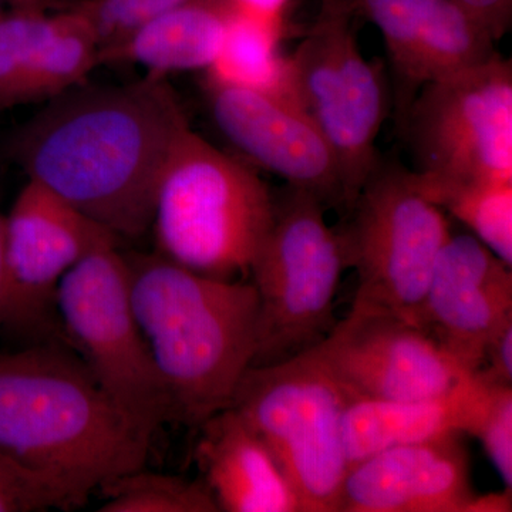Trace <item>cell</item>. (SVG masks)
Wrapping results in <instances>:
<instances>
[{
    "instance_id": "obj_1",
    "label": "cell",
    "mask_w": 512,
    "mask_h": 512,
    "mask_svg": "<svg viewBox=\"0 0 512 512\" xmlns=\"http://www.w3.org/2000/svg\"><path fill=\"white\" fill-rule=\"evenodd\" d=\"M167 77L87 84L47 101L12 144L29 180L119 239L150 232L158 180L187 126Z\"/></svg>"
},
{
    "instance_id": "obj_2",
    "label": "cell",
    "mask_w": 512,
    "mask_h": 512,
    "mask_svg": "<svg viewBox=\"0 0 512 512\" xmlns=\"http://www.w3.org/2000/svg\"><path fill=\"white\" fill-rule=\"evenodd\" d=\"M150 437L63 340L0 352V457L86 503L146 466Z\"/></svg>"
},
{
    "instance_id": "obj_3",
    "label": "cell",
    "mask_w": 512,
    "mask_h": 512,
    "mask_svg": "<svg viewBox=\"0 0 512 512\" xmlns=\"http://www.w3.org/2000/svg\"><path fill=\"white\" fill-rule=\"evenodd\" d=\"M124 255L131 305L167 392L170 421L198 429L231 407L254 359L255 286L197 274L157 252Z\"/></svg>"
},
{
    "instance_id": "obj_4",
    "label": "cell",
    "mask_w": 512,
    "mask_h": 512,
    "mask_svg": "<svg viewBox=\"0 0 512 512\" xmlns=\"http://www.w3.org/2000/svg\"><path fill=\"white\" fill-rule=\"evenodd\" d=\"M275 198L252 165L212 146L187 124L168 153L150 232L157 254L211 278L249 279Z\"/></svg>"
},
{
    "instance_id": "obj_5",
    "label": "cell",
    "mask_w": 512,
    "mask_h": 512,
    "mask_svg": "<svg viewBox=\"0 0 512 512\" xmlns=\"http://www.w3.org/2000/svg\"><path fill=\"white\" fill-rule=\"evenodd\" d=\"M348 265L342 232L330 227L325 204L286 188L251 268L258 329L251 366L285 362L323 342L335 328V299Z\"/></svg>"
},
{
    "instance_id": "obj_6",
    "label": "cell",
    "mask_w": 512,
    "mask_h": 512,
    "mask_svg": "<svg viewBox=\"0 0 512 512\" xmlns=\"http://www.w3.org/2000/svg\"><path fill=\"white\" fill-rule=\"evenodd\" d=\"M231 407L269 448L302 512H339L346 394L312 353L248 367Z\"/></svg>"
},
{
    "instance_id": "obj_7",
    "label": "cell",
    "mask_w": 512,
    "mask_h": 512,
    "mask_svg": "<svg viewBox=\"0 0 512 512\" xmlns=\"http://www.w3.org/2000/svg\"><path fill=\"white\" fill-rule=\"evenodd\" d=\"M342 232L357 272L353 312L382 313L421 329L424 298L441 249L453 234L447 214L413 184L410 170L377 164Z\"/></svg>"
},
{
    "instance_id": "obj_8",
    "label": "cell",
    "mask_w": 512,
    "mask_h": 512,
    "mask_svg": "<svg viewBox=\"0 0 512 512\" xmlns=\"http://www.w3.org/2000/svg\"><path fill=\"white\" fill-rule=\"evenodd\" d=\"M57 315L64 343L121 412L153 439L170 421V402L134 315L119 245L90 252L63 276Z\"/></svg>"
},
{
    "instance_id": "obj_9",
    "label": "cell",
    "mask_w": 512,
    "mask_h": 512,
    "mask_svg": "<svg viewBox=\"0 0 512 512\" xmlns=\"http://www.w3.org/2000/svg\"><path fill=\"white\" fill-rule=\"evenodd\" d=\"M413 173L436 183L512 181V66L487 62L421 87L404 114Z\"/></svg>"
},
{
    "instance_id": "obj_10",
    "label": "cell",
    "mask_w": 512,
    "mask_h": 512,
    "mask_svg": "<svg viewBox=\"0 0 512 512\" xmlns=\"http://www.w3.org/2000/svg\"><path fill=\"white\" fill-rule=\"evenodd\" d=\"M349 0H320L308 35L291 55L299 99L332 147L345 208L379 164L376 141L386 111L379 70L363 55Z\"/></svg>"
},
{
    "instance_id": "obj_11",
    "label": "cell",
    "mask_w": 512,
    "mask_h": 512,
    "mask_svg": "<svg viewBox=\"0 0 512 512\" xmlns=\"http://www.w3.org/2000/svg\"><path fill=\"white\" fill-rule=\"evenodd\" d=\"M119 241L109 229L28 178L5 215L0 333L23 346L63 340L57 315L63 276L90 252Z\"/></svg>"
},
{
    "instance_id": "obj_12",
    "label": "cell",
    "mask_w": 512,
    "mask_h": 512,
    "mask_svg": "<svg viewBox=\"0 0 512 512\" xmlns=\"http://www.w3.org/2000/svg\"><path fill=\"white\" fill-rule=\"evenodd\" d=\"M308 352L346 397L424 399L446 393L473 376L429 333L382 313L350 311L328 338Z\"/></svg>"
},
{
    "instance_id": "obj_13",
    "label": "cell",
    "mask_w": 512,
    "mask_h": 512,
    "mask_svg": "<svg viewBox=\"0 0 512 512\" xmlns=\"http://www.w3.org/2000/svg\"><path fill=\"white\" fill-rule=\"evenodd\" d=\"M208 94L215 124L252 163L311 192L325 207H345L338 161L305 107L237 87H208Z\"/></svg>"
},
{
    "instance_id": "obj_14",
    "label": "cell",
    "mask_w": 512,
    "mask_h": 512,
    "mask_svg": "<svg viewBox=\"0 0 512 512\" xmlns=\"http://www.w3.org/2000/svg\"><path fill=\"white\" fill-rule=\"evenodd\" d=\"M512 322L511 266L471 234H451L424 298L421 329L474 375Z\"/></svg>"
},
{
    "instance_id": "obj_15",
    "label": "cell",
    "mask_w": 512,
    "mask_h": 512,
    "mask_svg": "<svg viewBox=\"0 0 512 512\" xmlns=\"http://www.w3.org/2000/svg\"><path fill=\"white\" fill-rule=\"evenodd\" d=\"M476 497L461 434L379 451L349 467L339 512H468Z\"/></svg>"
},
{
    "instance_id": "obj_16",
    "label": "cell",
    "mask_w": 512,
    "mask_h": 512,
    "mask_svg": "<svg viewBox=\"0 0 512 512\" xmlns=\"http://www.w3.org/2000/svg\"><path fill=\"white\" fill-rule=\"evenodd\" d=\"M491 386L474 373L439 396L416 400L346 397L343 441L349 467L404 444L451 436H476L490 400Z\"/></svg>"
},
{
    "instance_id": "obj_17",
    "label": "cell",
    "mask_w": 512,
    "mask_h": 512,
    "mask_svg": "<svg viewBox=\"0 0 512 512\" xmlns=\"http://www.w3.org/2000/svg\"><path fill=\"white\" fill-rule=\"evenodd\" d=\"M195 460L220 511L302 512L274 456L234 407L198 427Z\"/></svg>"
},
{
    "instance_id": "obj_18",
    "label": "cell",
    "mask_w": 512,
    "mask_h": 512,
    "mask_svg": "<svg viewBox=\"0 0 512 512\" xmlns=\"http://www.w3.org/2000/svg\"><path fill=\"white\" fill-rule=\"evenodd\" d=\"M229 18L227 0H191L100 49V64H138L165 77L207 70L220 52Z\"/></svg>"
},
{
    "instance_id": "obj_19",
    "label": "cell",
    "mask_w": 512,
    "mask_h": 512,
    "mask_svg": "<svg viewBox=\"0 0 512 512\" xmlns=\"http://www.w3.org/2000/svg\"><path fill=\"white\" fill-rule=\"evenodd\" d=\"M382 33L407 109L446 59L451 40L447 0H349ZM406 109V111H407ZM406 114V113H404Z\"/></svg>"
},
{
    "instance_id": "obj_20",
    "label": "cell",
    "mask_w": 512,
    "mask_h": 512,
    "mask_svg": "<svg viewBox=\"0 0 512 512\" xmlns=\"http://www.w3.org/2000/svg\"><path fill=\"white\" fill-rule=\"evenodd\" d=\"M282 26L231 10L220 52L205 70L208 87L255 90L302 106L291 56L281 52Z\"/></svg>"
},
{
    "instance_id": "obj_21",
    "label": "cell",
    "mask_w": 512,
    "mask_h": 512,
    "mask_svg": "<svg viewBox=\"0 0 512 512\" xmlns=\"http://www.w3.org/2000/svg\"><path fill=\"white\" fill-rule=\"evenodd\" d=\"M100 66V43L89 15L77 3L53 13L52 25L37 49L18 106L49 101L86 82Z\"/></svg>"
},
{
    "instance_id": "obj_22",
    "label": "cell",
    "mask_w": 512,
    "mask_h": 512,
    "mask_svg": "<svg viewBox=\"0 0 512 512\" xmlns=\"http://www.w3.org/2000/svg\"><path fill=\"white\" fill-rule=\"evenodd\" d=\"M413 184L512 266V181L436 183L410 171Z\"/></svg>"
},
{
    "instance_id": "obj_23",
    "label": "cell",
    "mask_w": 512,
    "mask_h": 512,
    "mask_svg": "<svg viewBox=\"0 0 512 512\" xmlns=\"http://www.w3.org/2000/svg\"><path fill=\"white\" fill-rule=\"evenodd\" d=\"M106 501L100 512H218L204 481H191L143 468L101 485Z\"/></svg>"
},
{
    "instance_id": "obj_24",
    "label": "cell",
    "mask_w": 512,
    "mask_h": 512,
    "mask_svg": "<svg viewBox=\"0 0 512 512\" xmlns=\"http://www.w3.org/2000/svg\"><path fill=\"white\" fill-rule=\"evenodd\" d=\"M52 25V15L15 10L0 15V113L13 109L30 63Z\"/></svg>"
},
{
    "instance_id": "obj_25",
    "label": "cell",
    "mask_w": 512,
    "mask_h": 512,
    "mask_svg": "<svg viewBox=\"0 0 512 512\" xmlns=\"http://www.w3.org/2000/svg\"><path fill=\"white\" fill-rule=\"evenodd\" d=\"M84 504L67 488L32 476L0 457V512L73 510Z\"/></svg>"
},
{
    "instance_id": "obj_26",
    "label": "cell",
    "mask_w": 512,
    "mask_h": 512,
    "mask_svg": "<svg viewBox=\"0 0 512 512\" xmlns=\"http://www.w3.org/2000/svg\"><path fill=\"white\" fill-rule=\"evenodd\" d=\"M188 2L191 0H82L77 5L92 20L103 49L120 42L148 20Z\"/></svg>"
},
{
    "instance_id": "obj_27",
    "label": "cell",
    "mask_w": 512,
    "mask_h": 512,
    "mask_svg": "<svg viewBox=\"0 0 512 512\" xmlns=\"http://www.w3.org/2000/svg\"><path fill=\"white\" fill-rule=\"evenodd\" d=\"M505 488L512 487V386H491L490 400L476 433Z\"/></svg>"
},
{
    "instance_id": "obj_28",
    "label": "cell",
    "mask_w": 512,
    "mask_h": 512,
    "mask_svg": "<svg viewBox=\"0 0 512 512\" xmlns=\"http://www.w3.org/2000/svg\"><path fill=\"white\" fill-rule=\"evenodd\" d=\"M478 375L495 386H512V322L495 335Z\"/></svg>"
},
{
    "instance_id": "obj_29",
    "label": "cell",
    "mask_w": 512,
    "mask_h": 512,
    "mask_svg": "<svg viewBox=\"0 0 512 512\" xmlns=\"http://www.w3.org/2000/svg\"><path fill=\"white\" fill-rule=\"evenodd\" d=\"M494 42L508 32L512 18V0H454Z\"/></svg>"
},
{
    "instance_id": "obj_30",
    "label": "cell",
    "mask_w": 512,
    "mask_h": 512,
    "mask_svg": "<svg viewBox=\"0 0 512 512\" xmlns=\"http://www.w3.org/2000/svg\"><path fill=\"white\" fill-rule=\"evenodd\" d=\"M232 12L251 18L282 23L289 0H227Z\"/></svg>"
},
{
    "instance_id": "obj_31",
    "label": "cell",
    "mask_w": 512,
    "mask_h": 512,
    "mask_svg": "<svg viewBox=\"0 0 512 512\" xmlns=\"http://www.w3.org/2000/svg\"><path fill=\"white\" fill-rule=\"evenodd\" d=\"M511 505V490L505 488L503 493L476 494L468 512H510Z\"/></svg>"
},
{
    "instance_id": "obj_32",
    "label": "cell",
    "mask_w": 512,
    "mask_h": 512,
    "mask_svg": "<svg viewBox=\"0 0 512 512\" xmlns=\"http://www.w3.org/2000/svg\"><path fill=\"white\" fill-rule=\"evenodd\" d=\"M3 285H5V215L0 212V326H2Z\"/></svg>"
},
{
    "instance_id": "obj_33",
    "label": "cell",
    "mask_w": 512,
    "mask_h": 512,
    "mask_svg": "<svg viewBox=\"0 0 512 512\" xmlns=\"http://www.w3.org/2000/svg\"><path fill=\"white\" fill-rule=\"evenodd\" d=\"M12 9L15 10H36V12H45L50 6L52 0H6Z\"/></svg>"
}]
</instances>
